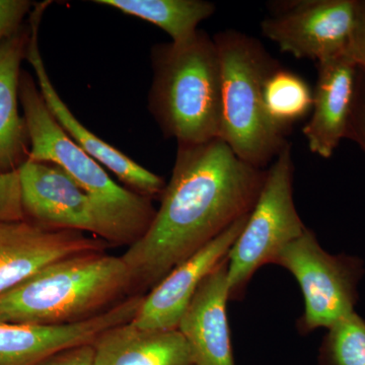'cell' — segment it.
Returning <instances> with one entry per match:
<instances>
[{
    "mask_svg": "<svg viewBox=\"0 0 365 365\" xmlns=\"http://www.w3.org/2000/svg\"><path fill=\"white\" fill-rule=\"evenodd\" d=\"M265 170L244 162L222 139L178 144L160 208L145 234L122 255L131 295H144L253 209Z\"/></svg>",
    "mask_w": 365,
    "mask_h": 365,
    "instance_id": "cell-1",
    "label": "cell"
},
{
    "mask_svg": "<svg viewBox=\"0 0 365 365\" xmlns=\"http://www.w3.org/2000/svg\"><path fill=\"white\" fill-rule=\"evenodd\" d=\"M131 297L121 256L91 252L62 259L0 294V323L62 326L104 313Z\"/></svg>",
    "mask_w": 365,
    "mask_h": 365,
    "instance_id": "cell-2",
    "label": "cell"
},
{
    "mask_svg": "<svg viewBox=\"0 0 365 365\" xmlns=\"http://www.w3.org/2000/svg\"><path fill=\"white\" fill-rule=\"evenodd\" d=\"M20 104L30 139L28 160L58 165L88 194L102 220L103 241L109 246L130 247L138 241L157 212L151 199L113 181L103 165L67 135L28 71L21 74Z\"/></svg>",
    "mask_w": 365,
    "mask_h": 365,
    "instance_id": "cell-3",
    "label": "cell"
},
{
    "mask_svg": "<svg viewBox=\"0 0 365 365\" xmlns=\"http://www.w3.org/2000/svg\"><path fill=\"white\" fill-rule=\"evenodd\" d=\"M151 64L148 109L163 135L178 144L220 138L222 78L215 40L198 30L184 42L155 45Z\"/></svg>",
    "mask_w": 365,
    "mask_h": 365,
    "instance_id": "cell-4",
    "label": "cell"
},
{
    "mask_svg": "<svg viewBox=\"0 0 365 365\" xmlns=\"http://www.w3.org/2000/svg\"><path fill=\"white\" fill-rule=\"evenodd\" d=\"M213 40L222 78L220 138L244 162L262 169L287 145L264 108V83L275 62L244 34L227 31Z\"/></svg>",
    "mask_w": 365,
    "mask_h": 365,
    "instance_id": "cell-5",
    "label": "cell"
},
{
    "mask_svg": "<svg viewBox=\"0 0 365 365\" xmlns=\"http://www.w3.org/2000/svg\"><path fill=\"white\" fill-rule=\"evenodd\" d=\"M307 228L294 200V162L285 145L266 173L258 199L227 256L230 299L244 297L258 269L272 264L281 250L299 239Z\"/></svg>",
    "mask_w": 365,
    "mask_h": 365,
    "instance_id": "cell-6",
    "label": "cell"
},
{
    "mask_svg": "<svg viewBox=\"0 0 365 365\" xmlns=\"http://www.w3.org/2000/svg\"><path fill=\"white\" fill-rule=\"evenodd\" d=\"M272 264L289 271L302 289L304 313L297 323L300 333L330 329L354 313L364 272L359 258L328 253L307 228L281 250Z\"/></svg>",
    "mask_w": 365,
    "mask_h": 365,
    "instance_id": "cell-7",
    "label": "cell"
},
{
    "mask_svg": "<svg viewBox=\"0 0 365 365\" xmlns=\"http://www.w3.org/2000/svg\"><path fill=\"white\" fill-rule=\"evenodd\" d=\"M357 13L354 0L284 2L262 21V33L283 53L319 63L346 52Z\"/></svg>",
    "mask_w": 365,
    "mask_h": 365,
    "instance_id": "cell-8",
    "label": "cell"
},
{
    "mask_svg": "<svg viewBox=\"0 0 365 365\" xmlns=\"http://www.w3.org/2000/svg\"><path fill=\"white\" fill-rule=\"evenodd\" d=\"M50 4L51 1L35 4L32 13L29 16L31 36L26 55V60H28L35 71L38 86L46 105L67 135L93 160L111 170L129 190L150 199L162 195L165 187V180L134 162L123 151L103 140L97 134L88 130L72 114L71 109L67 107L53 85L41 55L39 46L41 21Z\"/></svg>",
    "mask_w": 365,
    "mask_h": 365,
    "instance_id": "cell-9",
    "label": "cell"
},
{
    "mask_svg": "<svg viewBox=\"0 0 365 365\" xmlns=\"http://www.w3.org/2000/svg\"><path fill=\"white\" fill-rule=\"evenodd\" d=\"M19 170L25 220L47 230L104 237L101 216L88 194L58 165L26 160Z\"/></svg>",
    "mask_w": 365,
    "mask_h": 365,
    "instance_id": "cell-10",
    "label": "cell"
},
{
    "mask_svg": "<svg viewBox=\"0 0 365 365\" xmlns=\"http://www.w3.org/2000/svg\"><path fill=\"white\" fill-rule=\"evenodd\" d=\"M144 295H131L93 318L62 326L0 323V365H37L76 346L93 344L106 331L133 321Z\"/></svg>",
    "mask_w": 365,
    "mask_h": 365,
    "instance_id": "cell-11",
    "label": "cell"
},
{
    "mask_svg": "<svg viewBox=\"0 0 365 365\" xmlns=\"http://www.w3.org/2000/svg\"><path fill=\"white\" fill-rule=\"evenodd\" d=\"M108 246L76 230H47L26 220L0 222V294L54 262Z\"/></svg>",
    "mask_w": 365,
    "mask_h": 365,
    "instance_id": "cell-12",
    "label": "cell"
},
{
    "mask_svg": "<svg viewBox=\"0 0 365 365\" xmlns=\"http://www.w3.org/2000/svg\"><path fill=\"white\" fill-rule=\"evenodd\" d=\"M249 215L250 213L242 216L193 256L176 266L144 294L132 323L150 330L178 329L182 314L202 281L227 258Z\"/></svg>",
    "mask_w": 365,
    "mask_h": 365,
    "instance_id": "cell-13",
    "label": "cell"
},
{
    "mask_svg": "<svg viewBox=\"0 0 365 365\" xmlns=\"http://www.w3.org/2000/svg\"><path fill=\"white\" fill-rule=\"evenodd\" d=\"M356 69L346 52L318 63L312 115L302 132L309 150L319 157H332L347 137L356 101Z\"/></svg>",
    "mask_w": 365,
    "mask_h": 365,
    "instance_id": "cell-14",
    "label": "cell"
},
{
    "mask_svg": "<svg viewBox=\"0 0 365 365\" xmlns=\"http://www.w3.org/2000/svg\"><path fill=\"white\" fill-rule=\"evenodd\" d=\"M228 300L227 258L202 281L178 326L197 365H235Z\"/></svg>",
    "mask_w": 365,
    "mask_h": 365,
    "instance_id": "cell-15",
    "label": "cell"
},
{
    "mask_svg": "<svg viewBox=\"0 0 365 365\" xmlns=\"http://www.w3.org/2000/svg\"><path fill=\"white\" fill-rule=\"evenodd\" d=\"M93 346V365H197L178 329L150 330L129 322L106 331Z\"/></svg>",
    "mask_w": 365,
    "mask_h": 365,
    "instance_id": "cell-16",
    "label": "cell"
},
{
    "mask_svg": "<svg viewBox=\"0 0 365 365\" xmlns=\"http://www.w3.org/2000/svg\"><path fill=\"white\" fill-rule=\"evenodd\" d=\"M30 23L0 46V174L20 169L30 153L25 118L19 111L21 62L26 59Z\"/></svg>",
    "mask_w": 365,
    "mask_h": 365,
    "instance_id": "cell-17",
    "label": "cell"
},
{
    "mask_svg": "<svg viewBox=\"0 0 365 365\" xmlns=\"http://www.w3.org/2000/svg\"><path fill=\"white\" fill-rule=\"evenodd\" d=\"M95 4L110 6L135 16L165 31L170 42L190 39L198 32L199 24L215 14V6L203 0H95Z\"/></svg>",
    "mask_w": 365,
    "mask_h": 365,
    "instance_id": "cell-18",
    "label": "cell"
},
{
    "mask_svg": "<svg viewBox=\"0 0 365 365\" xmlns=\"http://www.w3.org/2000/svg\"><path fill=\"white\" fill-rule=\"evenodd\" d=\"M313 98V91L306 81L287 69L274 67L264 83L266 114L273 126L283 134L312 112Z\"/></svg>",
    "mask_w": 365,
    "mask_h": 365,
    "instance_id": "cell-19",
    "label": "cell"
},
{
    "mask_svg": "<svg viewBox=\"0 0 365 365\" xmlns=\"http://www.w3.org/2000/svg\"><path fill=\"white\" fill-rule=\"evenodd\" d=\"M321 365H365V319L350 314L328 329L319 349Z\"/></svg>",
    "mask_w": 365,
    "mask_h": 365,
    "instance_id": "cell-20",
    "label": "cell"
},
{
    "mask_svg": "<svg viewBox=\"0 0 365 365\" xmlns=\"http://www.w3.org/2000/svg\"><path fill=\"white\" fill-rule=\"evenodd\" d=\"M24 220L19 170L0 174V222Z\"/></svg>",
    "mask_w": 365,
    "mask_h": 365,
    "instance_id": "cell-21",
    "label": "cell"
},
{
    "mask_svg": "<svg viewBox=\"0 0 365 365\" xmlns=\"http://www.w3.org/2000/svg\"><path fill=\"white\" fill-rule=\"evenodd\" d=\"M34 6L30 0H0V46L25 25Z\"/></svg>",
    "mask_w": 365,
    "mask_h": 365,
    "instance_id": "cell-22",
    "label": "cell"
},
{
    "mask_svg": "<svg viewBox=\"0 0 365 365\" xmlns=\"http://www.w3.org/2000/svg\"><path fill=\"white\" fill-rule=\"evenodd\" d=\"M346 53L357 69L365 72V1H359L356 25Z\"/></svg>",
    "mask_w": 365,
    "mask_h": 365,
    "instance_id": "cell-23",
    "label": "cell"
},
{
    "mask_svg": "<svg viewBox=\"0 0 365 365\" xmlns=\"http://www.w3.org/2000/svg\"><path fill=\"white\" fill-rule=\"evenodd\" d=\"M93 344L76 346L48 357L37 365H93Z\"/></svg>",
    "mask_w": 365,
    "mask_h": 365,
    "instance_id": "cell-24",
    "label": "cell"
},
{
    "mask_svg": "<svg viewBox=\"0 0 365 365\" xmlns=\"http://www.w3.org/2000/svg\"><path fill=\"white\" fill-rule=\"evenodd\" d=\"M347 137L356 141L365 153V97L359 103L355 101Z\"/></svg>",
    "mask_w": 365,
    "mask_h": 365,
    "instance_id": "cell-25",
    "label": "cell"
}]
</instances>
